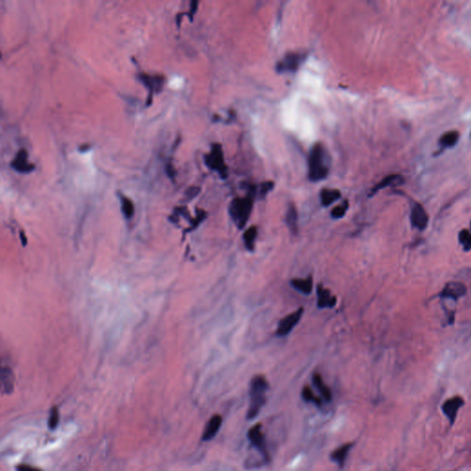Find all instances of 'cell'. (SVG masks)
<instances>
[{"label":"cell","mask_w":471,"mask_h":471,"mask_svg":"<svg viewBox=\"0 0 471 471\" xmlns=\"http://www.w3.org/2000/svg\"><path fill=\"white\" fill-rule=\"evenodd\" d=\"M316 296L317 307L319 309H332L336 306V298L322 286H318L316 288Z\"/></svg>","instance_id":"12"},{"label":"cell","mask_w":471,"mask_h":471,"mask_svg":"<svg viewBox=\"0 0 471 471\" xmlns=\"http://www.w3.org/2000/svg\"><path fill=\"white\" fill-rule=\"evenodd\" d=\"M253 197H238L231 201L228 212L234 223L239 229L244 228L250 219L253 209Z\"/></svg>","instance_id":"3"},{"label":"cell","mask_w":471,"mask_h":471,"mask_svg":"<svg viewBox=\"0 0 471 471\" xmlns=\"http://www.w3.org/2000/svg\"><path fill=\"white\" fill-rule=\"evenodd\" d=\"M352 444H345L343 446H341L339 448H337L336 450H334L331 456H330V459L332 460V461H334L335 463H337L338 465L340 466V468H342L344 466V463H345L346 459L349 455V452L351 451V448H352Z\"/></svg>","instance_id":"14"},{"label":"cell","mask_w":471,"mask_h":471,"mask_svg":"<svg viewBox=\"0 0 471 471\" xmlns=\"http://www.w3.org/2000/svg\"><path fill=\"white\" fill-rule=\"evenodd\" d=\"M460 137V133L458 131L447 132L439 139V146L441 149L453 148L459 142Z\"/></svg>","instance_id":"18"},{"label":"cell","mask_w":471,"mask_h":471,"mask_svg":"<svg viewBox=\"0 0 471 471\" xmlns=\"http://www.w3.org/2000/svg\"></svg>","instance_id":"29"},{"label":"cell","mask_w":471,"mask_h":471,"mask_svg":"<svg viewBox=\"0 0 471 471\" xmlns=\"http://www.w3.org/2000/svg\"><path fill=\"white\" fill-rule=\"evenodd\" d=\"M312 381L314 386L316 387V389L319 391L321 395L322 399L326 401H330L332 399V393L331 390L329 389L328 386L323 381V378L319 374H314L312 376Z\"/></svg>","instance_id":"15"},{"label":"cell","mask_w":471,"mask_h":471,"mask_svg":"<svg viewBox=\"0 0 471 471\" xmlns=\"http://www.w3.org/2000/svg\"><path fill=\"white\" fill-rule=\"evenodd\" d=\"M404 178L403 176L401 175H399V174H391V175H388L387 177H385L384 179H381L378 183H376L370 191L369 196H373L375 195L376 192L382 190V189H385L387 187H389V186H392V185H400L402 184L404 182Z\"/></svg>","instance_id":"11"},{"label":"cell","mask_w":471,"mask_h":471,"mask_svg":"<svg viewBox=\"0 0 471 471\" xmlns=\"http://www.w3.org/2000/svg\"><path fill=\"white\" fill-rule=\"evenodd\" d=\"M257 235H258V228L255 226L249 227L243 234V241H244L245 247L248 251H254Z\"/></svg>","instance_id":"19"},{"label":"cell","mask_w":471,"mask_h":471,"mask_svg":"<svg viewBox=\"0 0 471 471\" xmlns=\"http://www.w3.org/2000/svg\"><path fill=\"white\" fill-rule=\"evenodd\" d=\"M302 398L305 401L307 402H312L314 403L315 405L316 406H321L322 401L320 398H317L316 396H315V394L313 393L312 389H311L310 387H305L302 390Z\"/></svg>","instance_id":"21"},{"label":"cell","mask_w":471,"mask_h":471,"mask_svg":"<svg viewBox=\"0 0 471 471\" xmlns=\"http://www.w3.org/2000/svg\"><path fill=\"white\" fill-rule=\"evenodd\" d=\"M204 160L209 168L218 171L221 178L223 179L227 178V167L225 164V157H224L223 149L220 144H214L212 146V150L208 155L205 156Z\"/></svg>","instance_id":"4"},{"label":"cell","mask_w":471,"mask_h":471,"mask_svg":"<svg viewBox=\"0 0 471 471\" xmlns=\"http://www.w3.org/2000/svg\"><path fill=\"white\" fill-rule=\"evenodd\" d=\"M222 422H223V419L218 414H215L213 417L211 418L209 420L208 423L205 425V428L203 430L202 440L204 442L212 440L217 435L218 431L220 430Z\"/></svg>","instance_id":"10"},{"label":"cell","mask_w":471,"mask_h":471,"mask_svg":"<svg viewBox=\"0 0 471 471\" xmlns=\"http://www.w3.org/2000/svg\"><path fill=\"white\" fill-rule=\"evenodd\" d=\"M182 84V80L179 78V77H174V78H171L169 80V86L171 88H179Z\"/></svg>","instance_id":"28"},{"label":"cell","mask_w":471,"mask_h":471,"mask_svg":"<svg viewBox=\"0 0 471 471\" xmlns=\"http://www.w3.org/2000/svg\"><path fill=\"white\" fill-rule=\"evenodd\" d=\"M429 217L424 208V206L420 203H415L412 207L411 213V222L412 227L417 228L419 230H424L428 225Z\"/></svg>","instance_id":"8"},{"label":"cell","mask_w":471,"mask_h":471,"mask_svg":"<svg viewBox=\"0 0 471 471\" xmlns=\"http://www.w3.org/2000/svg\"><path fill=\"white\" fill-rule=\"evenodd\" d=\"M268 382L263 376H256L252 378L250 388L251 402L247 412V418L252 420L258 416L266 401V391Z\"/></svg>","instance_id":"2"},{"label":"cell","mask_w":471,"mask_h":471,"mask_svg":"<svg viewBox=\"0 0 471 471\" xmlns=\"http://www.w3.org/2000/svg\"><path fill=\"white\" fill-rule=\"evenodd\" d=\"M303 314H304V309L300 308L299 310L283 317L278 323V328L276 330L277 336L285 337L290 333L294 328L299 324Z\"/></svg>","instance_id":"6"},{"label":"cell","mask_w":471,"mask_h":471,"mask_svg":"<svg viewBox=\"0 0 471 471\" xmlns=\"http://www.w3.org/2000/svg\"><path fill=\"white\" fill-rule=\"evenodd\" d=\"M1 382L4 392L10 393L14 387V376L11 370L7 367H4L1 372Z\"/></svg>","instance_id":"20"},{"label":"cell","mask_w":471,"mask_h":471,"mask_svg":"<svg viewBox=\"0 0 471 471\" xmlns=\"http://www.w3.org/2000/svg\"><path fill=\"white\" fill-rule=\"evenodd\" d=\"M298 220H299L298 210L293 203H290L288 208H287V215H286V223H287V226L289 228L290 232L294 234V235H296L299 231Z\"/></svg>","instance_id":"13"},{"label":"cell","mask_w":471,"mask_h":471,"mask_svg":"<svg viewBox=\"0 0 471 471\" xmlns=\"http://www.w3.org/2000/svg\"><path fill=\"white\" fill-rule=\"evenodd\" d=\"M123 210H124V213H125V215H126L127 218H130L132 215H134L133 203L127 198L123 199Z\"/></svg>","instance_id":"26"},{"label":"cell","mask_w":471,"mask_h":471,"mask_svg":"<svg viewBox=\"0 0 471 471\" xmlns=\"http://www.w3.org/2000/svg\"><path fill=\"white\" fill-rule=\"evenodd\" d=\"M59 424V412L56 407L51 409L50 416L48 419V426L51 430H54Z\"/></svg>","instance_id":"24"},{"label":"cell","mask_w":471,"mask_h":471,"mask_svg":"<svg viewBox=\"0 0 471 471\" xmlns=\"http://www.w3.org/2000/svg\"><path fill=\"white\" fill-rule=\"evenodd\" d=\"M467 293V287L464 284L462 283H458V282H451L448 283L446 287L443 288L440 297L442 299H450L458 300V299L465 296Z\"/></svg>","instance_id":"9"},{"label":"cell","mask_w":471,"mask_h":471,"mask_svg":"<svg viewBox=\"0 0 471 471\" xmlns=\"http://www.w3.org/2000/svg\"><path fill=\"white\" fill-rule=\"evenodd\" d=\"M341 193L339 190L336 189H323L320 191V202L323 206L327 207L334 202L340 199Z\"/></svg>","instance_id":"17"},{"label":"cell","mask_w":471,"mask_h":471,"mask_svg":"<svg viewBox=\"0 0 471 471\" xmlns=\"http://www.w3.org/2000/svg\"><path fill=\"white\" fill-rule=\"evenodd\" d=\"M349 209V202L345 200L343 201V203H340L339 205L335 206L331 212H330V215L331 217L334 218V219H340L341 217H343L345 215L346 212L347 210Z\"/></svg>","instance_id":"22"},{"label":"cell","mask_w":471,"mask_h":471,"mask_svg":"<svg viewBox=\"0 0 471 471\" xmlns=\"http://www.w3.org/2000/svg\"><path fill=\"white\" fill-rule=\"evenodd\" d=\"M290 285L296 290H298L299 292L302 293L306 296L311 295L313 290V280L311 277L305 278V279H299V278L293 279L290 281Z\"/></svg>","instance_id":"16"},{"label":"cell","mask_w":471,"mask_h":471,"mask_svg":"<svg viewBox=\"0 0 471 471\" xmlns=\"http://www.w3.org/2000/svg\"><path fill=\"white\" fill-rule=\"evenodd\" d=\"M17 471H42L37 468H34L32 466L26 465V464H20L16 467Z\"/></svg>","instance_id":"27"},{"label":"cell","mask_w":471,"mask_h":471,"mask_svg":"<svg viewBox=\"0 0 471 471\" xmlns=\"http://www.w3.org/2000/svg\"><path fill=\"white\" fill-rule=\"evenodd\" d=\"M248 438L251 441L252 446L256 448L257 450L260 451V453L263 455V457L269 460V453L267 450V446H266V440L265 437L263 436V431L261 425L257 424L253 426L251 429H250L248 433Z\"/></svg>","instance_id":"7"},{"label":"cell","mask_w":471,"mask_h":471,"mask_svg":"<svg viewBox=\"0 0 471 471\" xmlns=\"http://www.w3.org/2000/svg\"><path fill=\"white\" fill-rule=\"evenodd\" d=\"M306 58V54L299 52H289L276 64L275 69L279 74L296 73Z\"/></svg>","instance_id":"5"},{"label":"cell","mask_w":471,"mask_h":471,"mask_svg":"<svg viewBox=\"0 0 471 471\" xmlns=\"http://www.w3.org/2000/svg\"><path fill=\"white\" fill-rule=\"evenodd\" d=\"M459 240H460V244L463 246V249L466 251H471V230H468V229L461 230L460 235H459Z\"/></svg>","instance_id":"23"},{"label":"cell","mask_w":471,"mask_h":471,"mask_svg":"<svg viewBox=\"0 0 471 471\" xmlns=\"http://www.w3.org/2000/svg\"><path fill=\"white\" fill-rule=\"evenodd\" d=\"M331 158L328 150L321 143H316L309 156V179L313 182L321 181L328 177Z\"/></svg>","instance_id":"1"},{"label":"cell","mask_w":471,"mask_h":471,"mask_svg":"<svg viewBox=\"0 0 471 471\" xmlns=\"http://www.w3.org/2000/svg\"><path fill=\"white\" fill-rule=\"evenodd\" d=\"M275 187V183L273 181H264L262 184H261V187H260V191H259V194H260V197L261 198H264L268 194L270 191H272Z\"/></svg>","instance_id":"25"}]
</instances>
